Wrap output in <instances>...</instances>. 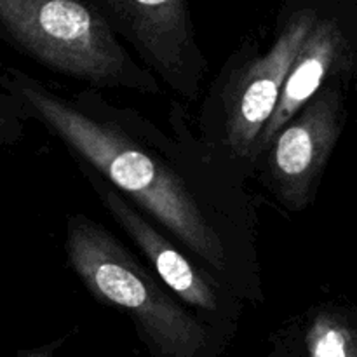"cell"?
<instances>
[{"label": "cell", "mask_w": 357, "mask_h": 357, "mask_svg": "<svg viewBox=\"0 0 357 357\" xmlns=\"http://www.w3.org/2000/svg\"><path fill=\"white\" fill-rule=\"evenodd\" d=\"M2 84L77 166L100 174L246 305L265 303L253 195L206 149L183 101H171L166 132L93 87L65 94L20 70Z\"/></svg>", "instance_id": "obj_1"}, {"label": "cell", "mask_w": 357, "mask_h": 357, "mask_svg": "<svg viewBox=\"0 0 357 357\" xmlns=\"http://www.w3.org/2000/svg\"><path fill=\"white\" fill-rule=\"evenodd\" d=\"M65 250L89 295L124 314L157 357H213L230 338L192 312L145 261L84 213L66 220Z\"/></svg>", "instance_id": "obj_2"}, {"label": "cell", "mask_w": 357, "mask_h": 357, "mask_svg": "<svg viewBox=\"0 0 357 357\" xmlns=\"http://www.w3.org/2000/svg\"><path fill=\"white\" fill-rule=\"evenodd\" d=\"M319 10L291 0L281 9L271 45L246 40L229 56L204 94L195 131L206 149L232 173L250 181L261 131L275 110L289 68Z\"/></svg>", "instance_id": "obj_3"}, {"label": "cell", "mask_w": 357, "mask_h": 357, "mask_svg": "<svg viewBox=\"0 0 357 357\" xmlns=\"http://www.w3.org/2000/svg\"><path fill=\"white\" fill-rule=\"evenodd\" d=\"M0 31L42 66L86 87L162 94L93 0H0Z\"/></svg>", "instance_id": "obj_4"}, {"label": "cell", "mask_w": 357, "mask_h": 357, "mask_svg": "<svg viewBox=\"0 0 357 357\" xmlns=\"http://www.w3.org/2000/svg\"><path fill=\"white\" fill-rule=\"evenodd\" d=\"M105 211L132 241L146 267L194 314L232 337L246 303L100 174L79 166Z\"/></svg>", "instance_id": "obj_5"}, {"label": "cell", "mask_w": 357, "mask_h": 357, "mask_svg": "<svg viewBox=\"0 0 357 357\" xmlns=\"http://www.w3.org/2000/svg\"><path fill=\"white\" fill-rule=\"evenodd\" d=\"M139 63L185 101H197L208 72L188 0H93Z\"/></svg>", "instance_id": "obj_6"}, {"label": "cell", "mask_w": 357, "mask_h": 357, "mask_svg": "<svg viewBox=\"0 0 357 357\" xmlns=\"http://www.w3.org/2000/svg\"><path fill=\"white\" fill-rule=\"evenodd\" d=\"M344 124V98L331 80L307 101L258 157L255 178L291 213L312 202Z\"/></svg>", "instance_id": "obj_7"}, {"label": "cell", "mask_w": 357, "mask_h": 357, "mask_svg": "<svg viewBox=\"0 0 357 357\" xmlns=\"http://www.w3.org/2000/svg\"><path fill=\"white\" fill-rule=\"evenodd\" d=\"M345 45V33L338 21L319 14L289 68L274 114L261 131L257 146V160L265 152L275 132L307 101L312 100L324 84L330 82L338 68L344 66Z\"/></svg>", "instance_id": "obj_8"}, {"label": "cell", "mask_w": 357, "mask_h": 357, "mask_svg": "<svg viewBox=\"0 0 357 357\" xmlns=\"http://www.w3.org/2000/svg\"><path fill=\"white\" fill-rule=\"evenodd\" d=\"M309 357H357V330L347 314L335 307H319L305 330Z\"/></svg>", "instance_id": "obj_9"}, {"label": "cell", "mask_w": 357, "mask_h": 357, "mask_svg": "<svg viewBox=\"0 0 357 357\" xmlns=\"http://www.w3.org/2000/svg\"><path fill=\"white\" fill-rule=\"evenodd\" d=\"M14 131H21V121H14L10 115L0 114V136L3 135V138H10Z\"/></svg>", "instance_id": "obj_10"}, {"label": "cell", "mask_w": 357, "mask_h": 357, "mask_svg": "<svg viewBox=\"0 0 357 357\" xmlns=\"http://www.w3.org/2000/svg\"><path fill=\"white\" fill-rule=\"evenodd\" d=\"M268 357H288V356H284V352H282V349H278V351L272 352V354L268 356Z\"/></svg>", "instance_id": "obj_11"}]
</instances>
